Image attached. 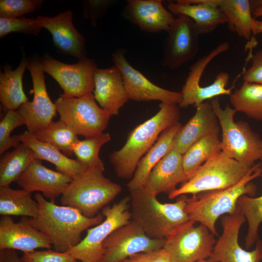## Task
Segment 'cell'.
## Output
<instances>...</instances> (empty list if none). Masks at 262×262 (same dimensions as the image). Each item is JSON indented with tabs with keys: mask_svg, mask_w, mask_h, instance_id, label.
<instances>
[{
	"mask_svg": "<svg viewBox=\"0 0 262 262\" xmlns=\"http://www.w3.org/2000/svg\"><path fill=\"white\" fill-rule=\"evenodd\" d=\"M25 125L23 117L18 110H9L6 112L0 122V155L8 149L18 146L21 141L19 135L11 136L14 130Z\"/></svg>",
	"mask_w": 262,
	"mask_h": 262,
	"instance_id": "cell-37",
	"label": "cell"
},
{
	"mask_svg": "<svg viewBox=\"0 0 262 262\" xmlns=\"http://www.w3.org/2000/svg\"><path fill=\"white\" fill-rule=\"evenodd\" d=\"M182 127L178 122L164 131L152 147L139 161L127 186L130 191L144 186L154 166L174 148V138Z\"/></svg>",
	"mask_w": 262,
	"mask_h": 262,
	"instance_id": "cell-25",
	"label": "cell"
},
{
	"mask_svg": "<svg viewBox=\"0 0 262 262\" xmlns=\"http://www.w3.org/2000/svg\"><path fill=\"white\" fill-rule=\"evenodd\" d=\"M49 238L33 227L29 217H22L15 222L10 216L0 219V250L6 249L31 252L38 248L52 247Z\"/></svg>",
	"mask_w": 262,
	"mask_h": 262,
	"instance_id": "cell-17",
	"label": "cell"
},
{
	"mask_svg": "<svg viewBox=\"0 0 262 262\" xmlns=\"http://www.w3.org/2000/svg\"><path fill=\"white\" fill-rule=\"evenodd\" d=\"M34 198L38 204V214L34 218H29V221L49 238L58 252H67L76 246L82 241L84 230L104 219L101 213L89 218L73 207L59 206L48 201L39 193L35 195Z\"/></svg>",
	"mask_w": 262,
	"mask_h": 262,
	"instance_id": "cell-1",
	"label": "cell"
},
{
	"mask_svg": "<svg viewBox=\"0 0 262 262\" xmlns=\"http://www.w3.org/2000/svg\"><path fill=\"white\" fill-rule=\"evenodd\" d=\"M45 72L59 84L63 94L70 97H81L93 91L94 74L97 69L95 61L87 57L76 63L67 64L45 54L40 58Z\"/></svg>",
	"mask_w": 262,
	"mask_h": 262,
	"instance_id": "cell-11",
	"label": "cell"
},
{
	"mask_svg": "<svg viewBox=\"0 0 262 262\" xmlns=\"http://www.w3.org/2000/svg\"><path fill=\"white\" fill-rule=\"evenodd\" d=\"M125 52L124 49H116L112 54V61L121 73L129 100L180 104L182 99L181 92L164 89L151 82L129 63Z\"/></svg>",
	"mask_w": 262,
	"mask_h": 262,
	"instance_id": "cell-16",
	"label": "cell"
},
{
	"mask_svg": "<svg viewBox=\"0 0 262 262\" xmlns=\"http://www.w3.org/2000/svg\"><path fill=\"white\" fill-rule=\"evenodd\" d=\"M188 180L182 164V154L173 148L152 168L145 186L156 196L176 189L180 183Z\"/></svg>",
	"mask_w": 262,
	"mask_h": 262,
	"instance_id": "cell-24",
	"label": "cell"
},
{
	"mask_svg": "<svg viewBox=\"0 0 262 262\" xmlns=\"http://www.w3.org/2000/svg\"><path fill=\"white\" fill-rule=\"evenodd\" d=\"M219 133H213L204 137L182 155L183 166L188 180L204 163L221 151Z\"/></svg>",
	"mask_w": 262,
	"mask_h": 262,
	"instance_id": "cell-31",
	"label": "cell"
},
{
	"mask_svg": "<svg viewBox=\"0 0 262 262\" xmlns=\"http://www.w3.org/2000/svg\"><path fill=\"white\" fill-rule=\"evenodd\" d=\"M25 262H77L67 252H60L50 249L25 252L22 257Z\"/></svg>",
	"mask_w": 262,
	"mask_h": 262,
	"instance_id": "cell-40",
	"label": "cell"
},
{
	"mask_svg": "<svg viewBox=\"0 0 262 262\" xmlns=\"http://www.w3.org/2000/svg\"><path fill=\"white\" fill-rule=\"evenodd\" d=\"M169 11L176 15H183L194 22L199 35L210 33L228 19L213 0H178L169 1Z\"/></svg>",
	"mask_w": 262,
	"mask_h": 262,
	"instance_id": "cell-23",
	"label": "cell"
},
{
	"mask_svg": "<svg viewBox=\"0 0 262 262\" xmlns=\"http://www.w3.org/2000/svg\"><path fill=\"white\" fill-rule=\"evenodd\" d=\"M197 262H208L206 260H202V261H200Z\"/></svg>",
	"mask_w": 262,
	"mask_h": 262,
	"instance_id": "cell-47",
	"label": "cell"
},
{
	"mask_svg": "<svg viewBox=\"0 0 262 262\" xmlns=\"http://www.w3.org/2000/svg\"><path fill=\"white\" fill-rule=\"evenodd\" d=\"M111 139L109 133L103 132L83 140H79L73 145V154L77 160L87 167L105 169L104 163L99 158V152L101 147Z\"/></svg>",
	"mask_w": 262,
	"mask_h": 262,
	"instance_id": "cell-35",
	"label": "cell"
},
{
	"mask_svg": "<svg viewBox=\"0 0 262 262\" xmlns=\"http://www.w3.org/2000/svg\"><path fill=\"white\" fill-rule=\"evenodd\" d=\"M35 159L33 150L22 142L12 151L3 154L0 159V187L16 182Z\"/></svg>",
	"mask_w": 262,
	"mask_h": 262,
	"instance_id": "cell-30",
	"label": "cell"
},
{
	"mask_svg": "<svg viewBox=\"0 0 262 262\" xmlns=\"http://www.w3.org/2000/svg\"><path fill=\"white\" fill-rule=\"evenodd\" d=\"M220 129L218 118L210 102L202 103L196 106L195 115L177 132L174 148L183 155L197 141L208 135L219 133Z\"/></svg>",
	"mask_w": 262,
	"mask_h": 262,
	"instance_id": "cell-22",
	"label": "cell"
},
{
	"mask_svg": "<svg viewBox=\"0 0 262 262\" xmlns=\"http://www.w3.org/2000/svg\"><path fill=\"white\" fill-rule=\"evenodd\" d=\"M42 28L35 18L21 16L17 18L0 17V38L12 33L38 35Z\"/></svg>",
	"mask_w": 262,
	"mask_h": 262,
	"instance_id": "cell-38",
	"label": "cell"
},
{
	"mask_svg": "<svg viewBox=\"0 0 262 262\" xmlns=\"http://www.w3.org/2000/svg\"><path fill=\"white\" fill-rule=\"evenodd\" d=\"M252 14L255 17L262 16V6L255 9L252 12Z\"/></svg>",
	"mask_w": 262,
	"mask_h": 262,
	"instance_id": "cell-46",
	"label": "cell"
},
{
	"mask_svg": "<svg viewBox=\"0 0 262 262\" xmlns=\"http://www.w3.org/2000/svg\"><path fill=\"white\" fill-rule=\"evenodd\" d=\"M20 136L21 142L33 150L36 159L52 163L57 171L72 180L87 168L77 159L68 158L56 146L39 141L28 131L20 134Z\"/></svg>",
	"mask_w": 262,
	"mask_h": 262,
	"instance_id": "cell-26",
	"label": "cell"
},
{
	"mask_svg": "<svg viewBox=\"0 0 262 262\" xmlns=\"http://www.w3.org/2000/svg\"><path fill=\"white\" fill-rule=\"evenodd\" d=\"M166 239H152L132 220L113 231L104 241L99 262H121L130 256L163 248Z\"/></svg>",
	"mask_w": 262,
	"mask_h": 262,
	"instance_id": "cell-12",
	"label": "cell"
},
{
	"mask_svg": "<svg viewBox=\"0 0 262 262\" xmlns=\"http://www.w3.org/2000/svg\"><path fill=\"white\" fill-rule=\"evenodd\" d=\"M37 202L31 193L23 189H14L10 186L0 187V214L17 215L34 218L38 214Z\"/></svg>",
	"mask_w": 262,
	"mask_h": 262,
	"instance_id": "cell-29",
	"label": "cell"
},
{
	"mask_svg": "<svg viewBox=\"0 0 262 262\" xmlns=\"http://www.w3.org/2000/svg\"><path fill=\"white\" fill-rule=\"evenodd\" d=\"M130 201V196H125L113 206L104 207L101 211L104 220L87 229L85 237L67 252L82 262H99L104 254V241L113 231L131 219Z\"/></svg>",
	"mask_w": 262,
	"mask_h": 262,
	"instance_id": "cell-9",
	"label": "cell"
},
{
	"mask_svg": "<svg viewBox=\"0 0 262 262\" xmlns=\"http://www.w3.org/2000/svg\"><path fill=\"white\" fill-rule=\"evenodd\" d=\"M229 96L230 102L237 112L262 121V84L244 82Z\"/></svg>",
	"mask_w": 262,
	"mask_h": 262,
	"instance_id": "cell-32",
	"label": "cell"
},
{
	"mask_svg": "<svg viewBox=\"0 0 262 262\" xmlns=\"http://www.w3.org/2000/svg\"><path fill=\"white\" fill-rule=\"evenodd\" d=\"M246 218L237 205L231 214L221 218L223 232L213 246L208 262H261L262 241L258 239L252 251L244 249L238 242L240 228Z\"/></svg>",
	"mask_w": 262,
	"mask_h": 262,
	"instance_id": "cell-13",
	"label": "cell"
},
{
	"mask_svg": "<svg viewBox=\"0 0 262 262\" xmlns=\"http://www.w3.org/2000/svg\"><path fill=\"white\" fill-rule=\"evenodd\" d=\"M251 61V66L243 72L244 82L262 84V49L252 55Z\"/></svg>",
	"mask_w": 262,
	"mask_h": 262,
	"instance_id": "cell-42",
	"label": "cell"
},
{
	"mask_svg": "<svg viewBox=\"0 0 262 262\" xmlns=\"http://www.w3.org/2000/svg\"><path fill=\"white\" fill-rule=\"evenodd\" d=\"M261 33H262V20L255 19L253 30V35H256Z\"/></svg>",
	"mask_w": 262,
	"mask_h": 262,
	"instance_id": "cell-45",
	"label": "cell"
},
{
	"mask_svg": "<svg viewBox=\"0 0 262 262\" xmlns=\"http://www.w3.org/2000/svg\"><path fill=\"white\" fill-rule=\"evenodd\" d=\"M122 16L150 33L167 31L175 18L161 0H129L121 13Z\"/></svg>",
	"mask_w": 262,
	"mask_h": 262,
	"instance_id": "cell-19",
	"label": "cell"
},
{
	"mask_svg": "<svg viewBox=\"0 0 262 262\" xmlns=\"http://www.w3.org/2000/svg\"><path fill=\"white\" fill-rule=\"evenodd\" d=\"M237 205L248 223L245 246L248 249L259 239L258 229L262 223V195L257 197L242 196L238 200Z\"/></svg>",
	"mask_w": 262,
	"mask_h": 262,
	"instance_id": "cell-36",
	"label": "cell"
},
{
	"mask_svg": "<svg viewBox=\"0 0 262 262\" xmlns=\"http://www.w3.org/2000/svg\"><path fill=\"white\" fill-rule=\"evenodd\" d=\"M42 0H0V17L17 18L40 8Z\"/></svg>",
	"mask_w": 262,
	"mask_h": 262,
	"instance_id": "cell-39",
	"label": "cell"
},
{
	"mask_svg": "<svg viewBox=\"0 0 262 262\" xmlns=\"http://www.w3.org/2000/svg\"><path fill=\"white\" fill-rule=\"evenodd\" d=\"M93 95L100 107L111 117L117 115L129 99L121 73L115 66L98 68L94 74Z\"/></svg>",
	"mask_w": 262,
	"mask_h": 262,
	"instance_id": "cell-21",
	"label": "cell"
},
{
	"mask_svg": "<svg viewBox=\"0 0 262 262\" xmlns=\"http://www.w3.org/2000/svg\"><path fill=\"white\" fill-rule=\"evenodd\" d=\"M190 222L166 238L163 249L170 262H197L211 255L216 243L214 235L204 225Z\"/></svg>",
	"mask_w": 262,
	"mask_h": 262,
	"instance_id": "cell-10",
	"label": "cell"
},
{
	"mask_svg": "<svg viewBox=\"0 0 262 262\" xmlns=\"http://www.w3.org/2000/svg\"><path fill=\"white\" fill-rule=\"evenodd\" d=\"M262 177V163L255 164L235 185L229 188L201 192L187 199L185 212L189 219L205 226L215 236V222L221 215L232 213L239 198L244 195L253 197L257 186L253 180Z\"/></svg>",
	"mask_w": 262,
	"mask_h": 262,
	"instance_id": "cell-4",
	"label": "cell"
},
{
	"mask_svg": "<svg viewBox=\"0 0 262 262\" xmlns=\"http://www.w3.org/2000/svg\"><path fill=\"white\" fill-rule=\"evenodd\" d=\"M71 180L66 175L46 167L42 160L36 159L16 182L21 189L31 193L41 192L46 198L54 202Z\"/></svg>",
	"mask_w": 262,
	"mask_h": 262,
	"instance_id": "cell-20",
	"label": "cell"
},
{
	"mask_svg": "<svg viewBox=\"0 0 262 262\" xmlns=\"http://www.w3.org/2000/svg\"><path fill=\"white\" fill-rule=\"evenodd\" d=\"M121 262H170L168 254L163 249L136 253Z\"/></svg>",
	"mask_w": 262,
	"mask_h": 262,
	"instance_id": "cell-43",
	"label": "cell"
},
{
	"mask_svg": "<svg viewBox=\"0 0 262 262\" xmlns=\"http://www.w3.org/2000/svg\"><path fill=\"white\" fill-rule=\"evenodd\" d=\"M81 262V261H80V262Z\"/></svg>",
	"mask_w": 262,
	"mask_h": 262,
	"instance_id": "cell-48",
	"label": "cell"
},
{
	"mask_svg": "<svg viewBox=\"0 0 262 262\" xmlns=\"http://www.w3.org/2000/svg\"><path fill=\"white\" fill-rule=\"evenodd\" d=\"M104 169L87 167L78 175L61 195V204L77 209L86 217L96 216L122 191L119 184L104 176Z\"/></svg>",
	"mask_w": 262,
	"mask_h": 262,
	"instance_id": "cell-5",
	"label": "cell"
},
{
	"mask_svg": "<svg viewBox=\"0 0 262 262\" xmlns=\"http://www.w3.org/2000/svg\"><path fill=\"white\" fill-rule=\"evenodd\" d=\"M167 32L161 64L175 69L193 59L198 53L200 35L194 21L183 15H177Z\"/></svg>",
	"mask_w": 262,
	"mask_h": 262,
	"instance_id": "cell-15",
	"label": "cell"
},
{
	"mask_svg": "<svg viewBox=\"0 0 262 262\" xmlns=\"http://www.w3.org/2000/svg\"><path fill=\"white\" fill-rule=\"evenodd\" d=\"M27 68L32 79L33 99L22 105L18 110L24 118L27 131L34 134L51 123L57 112L47 91L40 58L33 57L28 60Z\"/></svg>",
	"mask_w": 262,
	"mask_h": 262,
	"instance_id": "cell-14",
	"label": "cell"
},
{
	"mask_svg": "<svg viewBox=\"0 0 262 262\" xmlns=\"http://www.w3.org/2000/svg\"><path fill=\"white\" fill-rule=\"evenodd\" d=\"M179 108L177 104L161 103L158 112L133 129L122 148L110 154V162L118 178H132L139 161L155 144L159 135L179 122Z\"/></svg>",
	"mask_w": 262,
	"mask_h": 262,
	"instance_id": "cell-3",
	"label": "cell"
},
{
	"mask_svg": "<svg viewBox=\"0 0 262 262\" xmlns=\"http://www.w3.org/2000/svg\"><path fill=\"white\" fill-rule=\"evenodd\" d=\"M251 168L221 151L204 163L191 179L169 193L168 198L229 188L240 181Z\"/></svg>",
	"mask_w": 262,
	"mask_h": 262,
	"instance_id": "cell-7",
	"label": "cell"
},
{
	"mask_svg": "<svg viewBox=\"0 0 262 262\" xmlns=\"http://www.w3.org/2000/svg\"><path fill=\"white\" fill-rule=\"evenodd\" d=\"M0 262H25L15 250L6 249L0 250Z\"/></svg>",
	"mask_w": 262,
	"mask_h": 262,
	"instance_id": "cell-44",
	"label": "cell"
},
{
	"mask_svg": "<svg viewBox=\"0 0 262 262\" xmlns=\"http://www.w3.org/2000/svg\"><path fill=\"white\" fill-rule=\"evenodd\" d=\"M225 14L229 30L249 41L253 35L255 18L249 0H213Z\"/></svg>",
	"mask_w": 262,
	"mask_h": 262,
	"instance_id": "cell-28",
	"label": "cell"
},
{
	"mask_svg": "<svg viewBox=\"0 0 262 262\" xmlns=\"http://www.w3.org/2000/svg\"><path fill=\"white\" fill-rule=\"evenodd\" d=\"M130 191L131 220L151 238L166 239L192 221L185 210V195L175 202L162 203L145 186Z\"/></svg>",
	"mask_w": 262,
	"mask_h": 262,
	"instance_id": "cell-2",
	"label": "cell"
},
{
	"mask_svg": "<svg viewBox=\"0 0 262 262\" xmlns=\"http://www.w3.org/2000/svg\"><path fill=\"white\" fill-rule=\"evenodd\" d=\"M33 134L39 141L56 146L67 156L73 155V145L79 140L77 135L60 120L52 121Z\"/></svg>",
	"mask_w": 262,
	"mask_h": 262,
	"instance_id": "cell-34",
	"label": "cell"
},
{
	"mask_svg": "<svg viewBox=\"0 0 262 262\" xmlns=\"http://www.w3.org/2000/svg\"><path fill=\"white\" fill-rule=\"evenodd\" d=\"M54 103L60 120L77 135L93 137L107 128L111 116L97 104L92 93L79 98L60 94Z\"/></svg>",
	"mask_w": 262,
	"mask_h": 262,
	"instance_id": "cell-8",
	"label": "cell"
},
{
	"mask_svg": "<svg viewBox=\"0 0 262 262\" xmlns=\"http://www.w3.org/2000/svg\"><path fill=\"white\" fill-rule=\"evenodd\" d=\"M114 2L113 0H84L82 2L83 16L90 19L92 26H96L98 19L103 16Z\"/></svg>",
	"mask_w": 262,
	"mask_h": 262,
	"instance_id": "cell-41",
	"label": "cell"
},
{
	"mask_svg": "<svg viewBox=\"0 0 262 262\" xmlns=\"http://www.w3.org/2000/svg\"><path fill=\"white\" fill-rule=\"evenodd\" d=\"M229 80V75L225 71L220 72L216 76L213 82L206 86L201 85L197 88L181 90L182 99L178 105L180 108H185L190 105L196 107L208 99H212L221 95L230 96L232 87L227 88Z\"/></svg>",
	"mask_w": 262,
	"mask_h": 262,
	"instance_id": "cell-33",
	"label": "cell"
},
{
	"mask_svg": "<svg viewBox=\"0 0 262 262\" xmlns=\"http://www.w3.org/2000/svg\"><path fill=\"white\" fill-rule=\"evenodd\" d=\"M210 103L222 131L221 151L250 167L256 161H262V138L260 136L247 122L235 121L234 117L237 112L229 105L223 109L218 97L211 99Z\"/></svg>",
	"mask_w": 262,
	"mask_h": 262,
	"instance_id": "cell-6",
	"label": "cell"
},
{
	"mask_svg": "<svg viewBox=\"0 0 262 262\" xmlns=\"http://www.w3.org/2000/svg\"><path fill=\"white\" fill-rule=\"evenodd\" d=\"M28 60L23 57L19 66L14 70L5 65L0 73V101L3 110H16L29 101L23 88L22 77Z\"/></svg>",
	"mask_w": 262,
	"mask_h": 262,
	"instance_id": "cell-27",
	"label": "cell"
},
{
	"mask_svg": "<svg viewBox=\"0 0 262 262\" xmlns=\"http://www.w3.org/2000/svg\"><path fill=\"white\" fill-rule=\"evenodd\" d=\"M73 15L69 10L54 16H38L36 18L42 28L50 32L53 45L59 51L80 60L86 57L85 40L73 25Z\"/></svg>",
	"mask_w": 262,
	"mask_h": 262,
	"instance_id": "cell-18",
	"label": "cell"
}]
</instances>
